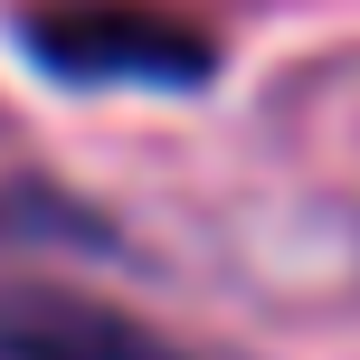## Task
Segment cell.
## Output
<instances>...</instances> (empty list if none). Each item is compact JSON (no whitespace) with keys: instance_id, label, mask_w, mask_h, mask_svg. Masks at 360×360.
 I'll return each mask as SVG.
<instances>
[{"instance_id":"obj_1","label":"cell","mask_w":360,"mask_h":360,"mask_svg":"<svg viewBox=\"0 0 360 360\" xmlns=\"http://www.w3.org/2000/svg\"><path fill=\"white\" fill-rule=\"evenodd\" d=\"M29 57L76 86H199L209 76V38L143 0H48L19 19Z\"/></svg>"},{"instance_id":"obj_2","label":"cell","mask_w":360,"mask_h":360,"mask_svg":"<svg viewBox=\"0 0 360 360\" xmlns=\"http://www.w3.org/2000/svg\"><path fill=\"white\" fill-rule=\"evenodd\" d=\"M0 360H209L76 285H0Z\"/></svg>"}]
</instances>
